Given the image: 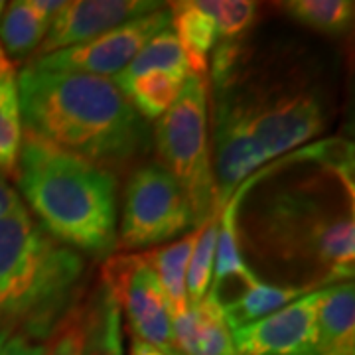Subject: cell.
Returning <instances> with one entry per match:
<instances>
[{
	"label": "cell",
	"mask_w": 355,
	"mask_h": 355,
	"mask_svg": "<svg viewBox=\"0 0 355 355\" xmlns=\"http://www.w3.org/2000/svg\"><path fill=\"white\" fill-rule=\"evenodd\" d=\"M32 4L48 22H51L58 16V12L65 6V0H32Z\"/></svg>",
	"instance_id": "cell-29"
},
{
	"label": "cell",
	"mask_w": 355,
	"mask_h": 355,
	"mask_svg": "<svg viewBox=\"0 0 355 355\" xmlns=\"http://www.w3.org/2000/svg\"><path fill=\"white\" fill-rule=\"evenodd\" d=\"M198 4L214 18L219 42H231L243 36L254 24L259 12V4L249 0H198Z\"/></svg>",
	"instance_id": "cell-25"
},
{
	"label": "cell",
	"mask_w": 355,
	"mask_h": 355,
	"mask_svg": "<svg viewBox=\"0 0 355 355\" xmlns=\"http://www.w3.org/2000/svg\"><path fill=\"white\" fill-rule=\"evenodd\" d=\"M170 355H182V354H180L178 349H174V352H172V354H170Z\"/></svg>",
	"instance_id": "cell-33"
},
{
	"label": "cell",
	"mask_w": 355,
	"mask_h": 355,
	"mask_svg": "<svg viewBox=\"0 0 355 355\" xmlns=\"http://www.w3.org/2000/svg\"><path fill=\"white\" fill-rule=\"evenodd\" d=\"M81 354V312H71L55 326L46 343V355Z\"/></svg>",
	"instance_id": "cell-26"
},
{
	"label": "cell",
	"mask_w": 355,
	"mask_h": 355,
	"mask_svg": "<svg viewBox=\"0 0 355 355\" xmlns=\"http://www.w3.org/2000/svg\"><path fill=\"white\" fill-rule=\"evenodd\" d=\"M211 77L214 87L241 111L270 160L302 148L328 127V109L316 87L294 77L280 79L249 69L237 40L217 42Z\"/></svg>",
	"instance_id": "cell-5"
},
{
	"label": "cell",
	"mask_w": 355,
	"mask_h": 355,
	"mask_svg": "<svg viewBox=\"0 0 355 355\" xmlns=\"http://www.w3.org/2000/svg\"><path fill=\"white\" fill-rule=\"evenodd\" d=\"M316 355H355L354 280L322 288L316 314Z\"/></svg>",
	"instance_id": "cell-13"
},
{
	"label": "cell",
	"mask_w": 355,
	"mask_h": 355,
	"mask_svg": "<svg viewBox=\"0 0 355 355\" xmlns=\"http://www.w3.org/2000/svg\"><path fill=\"white\" fill-rule=\"evenodd\" d=\"M46 343L26 331H16L6 338L0 355H46Z\"/></svg>",
	"instance_id": "cell-27"
},
{
	"label": "cell",
	"mask_w": 355,
	"mask_h": 355,
	"mask_svg": "<svg viewBox=\"0 0 355 355\" xmlns=\"http://www.w3.org/2000/svg\"><path fill=\"white\" fill-rule=\"evenodd\" d=\"M160 166L180 184L190 205L193 229L216 214V178L207 140L205 77L188 76L174 105L154 128Z\"/></svg>",
	"instance_id": "cell-6"
},
{
	"label": "cell",
	"mask_w": 355,
	"mask_h": 355,
	"mask_svg": "<svg viewBox=\"0 0 355 355\" xmlns=\"http://www.w3.org/2000/svg\"><path fill=\"white\" fill-rule=\"evenodd\" d=\"M24 139L18 87H16V67H0V174L14 176L18 154Z\"/></svg>",
	"instance_id": "cell-20"
},
{
	"label": "cell",
	"mask_w": 355,
	"mask_h": 355,
	"mask_svg": "<svg viewBox=\"0 0 355 355\" xmlns=\"http://www.w3.org/2000/svg\"><path fill=\"white\" fill-rule=\"evenodd\" d=\"M168 26H172V12L168 4H164L162 8L154 12L144 14L130 22L116 26L85 44L53 51L50 55L34 58L30 65L40 67V69L76 71V73H89V76L113 79L135 60L140 48L153 38L154 34H158Z\"/></svg>",
	"instance_id": "cell-9"
},
{
	"label": "cell",
	"mask_w": 355,
	"mask_h": 355,
	"mask_svg": "<svg viewBox=\"0 0 355 355\" xmlns=\"http://www.w3.org/2000/svg\"><path fill=\"white\" fill-rule=\"evenodd\" d=\"M198 314V355H235L231 328L223 316L221 300L207 292L200 304Z\"/></svg>",
	"instance_id": "cell-24"
},
{
	"label": "cell",
	"mask_w": 355,
	"mask_h": 355,
	"mask_svg": "<svg viewBox=\"0 0 355 355\" xmlns=\"http://www.w3.org/2000/svg\"><path fill=\"white\" fill-rule=\"evenodd\" d=\"M239 219L237 237L243 259L249 254L270 272L275 279L270 284L322 291L352 280L355 266L352 144L334 139L312 174L270 182L254 196V202H247L243 196Z\"/></svg>",
	"instance_id": "cell-1"
},
{
	"label": "cell",
	"mask_w": 355,
	"mask_h": 355,
	"mask_svg": "<svg viewBox=\"0 0 355 355\" xmlns=\"http://www.w3.org/2000/svg\"><path fill=\"white\" fill-rule=\"evenodd\" d=\"M2 10H4V2H0V14H2ZM8 65H14V62H10L0 48V67H8Z\"/></svg>",
	"instance_id": "cell-31"
},
{
	"label": "cell",
	"mask_w": 355,
	"mask_h": 355,
	"mask_svg": "<svg viewBox=\"0 0 355 355\" xmlns=\"http://www.w3.org/2000/svg\"><path fill=\"white\" fill-rule=\"evenodd\" d=\"M125 355L123 312L111 288L101 280L81 312V354Z\"/></svg>",
	"instance_id": "cell-14"
},
{
	"label": "cell",
	"mask_w": 355,
	"mask_h": 355,
	"mask_svg": "<svg viewBox=\"0 0 355 355\" xmlns=\"http://www.w3.org/2000/svg\"><path fill=\"white\" fill-rule=\"evenodd\" d=\"M154 71H166V73H176L182 77L190 76L186 53L182 50L172 26L154 34L153 38L140 48L135 60L119 76L113 77V81L123 89L132 79L154 73Z\"/></svg>",
	"instance_id": "cell-19"
},
{
	"label": "cell",
	"mask_w": 355,
	"mask_h": 355,
	"mask_svg": "<svg viewBox=\"0 0 355 355\" xmlns=\"http://www.w3.org/2000/svg\"><path fill=\"white\" fill-rule=\"evenodd\" d=\"M186 77L166 71H154L132 79L123 87L135 111L142 121H158L174 105Z\"/></svg>",
	"instance_id": "cell-21"
},
{
	"label": "cell",
	"mask_w": 355,
	"mask_h": 355,
	"mask_svg": "<svg viewBox=\"0 0 355 355\" xmlns=\"http://www.w3.org/2000/svg\"><path fill=\"white\" fill-rule=\"evenodd\" d=\"M280 6L296 22L324 34H343L354 24L355 4L352 0H291Z\"/></svg>",
	"instance_id": "cell-22"
},
{
	"label": "cell",
	"mask_w": 355,
	"mask_h": 355,
	"mask_svg": "<svg viewBox=\"0 0 355 355\" xmlns=\"http://www.w3.org/2000/svg\"><path fill=\"white\" fill-rule=\"evenodd\" d=\"M172 26L182 50L186 53L190 76L205 77L209 51L217 46V28L214 18L203 12L198 0L168 4Z\"/></svg>",
	"instance_id": "cell-15"
},
{
	"label": "cell",
	"mask_w": 355,
	"mask_h": 355,
	"mask_svg": "<svg viewBox=\"0 0 355 355\" xmlns=\"http://www.w3.org/2000/svg\"><path fill=\"white\" fill-rule=\"evenodd\" d=\"M81 259L40 227L24 203L0 217V322L48 340L81 277Z\"/></svg>",
	"instance_id": "cell-4"
},
{
	"label": "cell",
	"mask_w": 355,
	"mask_h": 355,
	"mask_svg": "<svg viewBox=\"0 0 355 355\" xmlns=\"http://www.w3.org/2000/svg\"><path fill=\"white\" fill-rule=\"evenodd\" d=\"M50 22L34 8L32 0H16L4 4L0 14V48L12 60H24L36 53Z\"/></svg>",
	"instance_id": "cell-17"
},
{
	"label": "cell",
	"mask_w": 355,
	"mask_h": 355,
	"mask_svg": "<svg viewBox=\"0 0 355 355\" xmlns=\"http://www.w3.org/2000/svg\"><path fill=\"white\" fill-rule=\"evenodd\" d=\"M322 291L231 331L235 355H316V314Z\"/></svg>",
	"instance_id": "cell-11"
},
{
	"label": "cell",
	"mask_w": 355,
	"mask_h": 355,
	"mask_svg": "<svg viewBox=\"0 0 355 355\" xmlns=\"http://www.w3.org/2000/svg\"><path fill=\"white\" fill-rule=\"evenodd\" d=\"M193 229L190 205L174 178L160 164L139 168L128 180L116 247L150 249Z\"/></svg>",
	"instance_id": "cell-7"
},
{
	"label": "cell",
	"mask_w": 355,
	"mask_h": 355,
	"mask_svg": "<svg viewBox=\"0 0 355 355\" xmlns=\"http://www.w3.org/2000/svg\"><path fill=\"white\" fill-rule=\"evenodd\" d=\"M308 292L314 291L296 288V286H279V284L257 280L251 286H245V291L237 298L221 302V308H223V316L227 320V326L233 331L277 312L294 300L302 298Z\"/></svg>",
	"instance_id": "cell-18"
},
{
	"label": "cell",
	"mask_w": 355,
	"mask_h": 355,
	"mask_svg": "<svg viewBox=\"0 0 355 355\" xmlns=\"http://www.w3.org/2000/svg\"><path fill=\"white\" fill-rule=\"evenodd\" d=\"M130 355H164L160 349H156L154 345L146 342H140V340H132L130 343Z\"/></svg>",
	"instance_id": "cell-30"
},
{
	"label": "cell",
	"mask_w": 355,
	"mask_h": 355,
	"mask_svg": "<svg viewBox=\"0 0 355 355\" xmlns=\"http://www.w3.org/2000/svg\"><path fill=\"white\" fill-rule=\"evenodd\" d=\"M20 203H22L20 196H18L16 190L8 184L6 176L0 174V217L6 216L8 211H12L14 207L20 205Z\"/></svg>",
	"instance_id": "cell-28"
},
{
	"label": "cell",
	"mask_w": 355,
	"mask_h": 355,
	"mask_svg": "<svg viewBox=\"0 0 355 355\" xmlns=\"http://www.w3.org/2000/svg\"><path fill=\"white\" fill-rule=\"evenodd\" d=\"M24 135L93 164H119L148 148L150 135L111 77L26 65L16 76Z\"/></svg>",
	"instance_id": "cell-2"
},
{
	"label": "cell",
	"mask_w": 355,
	"mask_h": 355,
	"mask_svg": "<svg viewBox=\"0 0 355 355\" xmlns=\"http://www.w3.org/2000/svg\"><path fill=\"white\" fill-rule=\"evenodd\" d=\"M14 178L53 241L93 257L116 247V182L107 168L24 135Z\"/></svg>",
	"instance_id": "cell-3"
},
{
	"label": "cell",
	"mask_w": 355,
	"mask_h": 355,
	"mask_svg": "<svg viewBox=\"0 0 355 355\" xmlns=\"http://www.w3.org/2000/svg\"><path fill=\"white\" fill-rule=\"evenodd\" d=\"M164 4L154 0H77L65 6L50 22L36 58L85 44L116 26L150 14Z\"/></svg>",
	"instance_id": "cell-12"
},
{
	"label": "cell",
	"mask_w": 355,
	"mask_h": 355,
	"mask_svg": "<svg viewBox=\"0 0 355 355\" xmlns=\"http://www.w3.org/2000/svg\"><path fill=\"white\" fill-rule=\"evenodd\" d=\"M10 336V330H6V328H0V349H2V345L6 342V338Z\"/></svg>",
	"instance_id": "cell-32"
},
{
	"label": "cell",
	"mask_w": 355,
	"mask_h": 355,
	"mask_svg": "<svg viewBox=\"0 0 355 355\" xmlns=\"http://www.w3.org/2000/svg\"><path fill=\"white\" fill-rule=\"evenodd\" d=\"M219 216L207 219L200 227L198 239L193 245V251L186 275V292H188V304L198 306L207 296L211 279H214V263H216V241Z\"/></svg>",
	"instance_id": "cell-23"
},
{
	"label": "cell",
	"mask_w": 355,
	"mask_h": 355,
	"mask_svg": "<svg viewBox=\"0 0 355 355\" xmlns=\"http://www.w3.org/2000/svg\"><path fill=\"white\" fill-rule=\"evenodd\" d=\"M103 282L111 288L135 338L170 355L174 347L172 320L164 291L153 266L142 253L109 259L103 268Z\"/></svg>",
	"instance_id": "cell-8"
},
{
	"label": "cell",
	"mask_w": 355,
	"mask_h": 355,
	"mask_svg": "<svg viewBox=\"0 0 355 355\" xmlns=\"http://www.w3.org/2000/svg\"><path fill=\"white\" fill-rule=\"evenodd\" d=\"M214 178H216V214L219 216L229 198L247 178L272 162L245 123L241 111L223 91L216 89L214 111Z\"/></svg>",
	"instance_id": "cell-10"
},
{
	"label": "cell",
	"mask_w": 355,
	"mask_h": 355,
	"mask_svg": "<svg viewBox=\"0 0 355 355\" xmlns=\"http://www.w3.org/2000/svg\"><path fill=\"white\" fill-rule=\"evenodd\" d=\"M198 233L200 229H193L178 241L142 253L144 261L153 266V270L160 280L166 302L170 308V316L190 306L188 292H186V275H188V265H190V257L198 239Z\"/></svg>",
	"instance_id": "cell-16"
}]
</instances>
